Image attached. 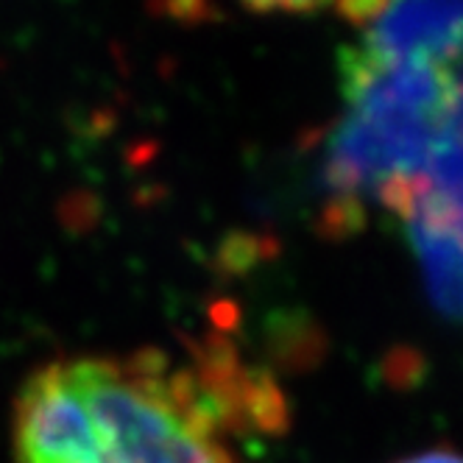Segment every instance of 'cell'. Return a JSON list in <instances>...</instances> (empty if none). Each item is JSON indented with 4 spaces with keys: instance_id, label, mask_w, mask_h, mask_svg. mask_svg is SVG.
I'll list each match as a JSON object with an SVG mask.
<instances>
[{
    "instance_id": "1",
    "label": "cell",
    "mask_w": 463,
    "mask_h": 463,
    "mask_svg": "<svg viewBox=\"0 0 463 463\" xmlns=\"http://www.w3.org/2000/svg\"><path fill=\"white\" fill-rule=\"evenodd\" d=\"M229 408L159 352L61 357L14 402V463H243Z\"/></svg>"
},
{
    "instance_id": "2",
    "label": "cell",
    "mask_w": 463,
    "mask_h": 463,
    "mask_svg": "<svg viewBox=\"0 0 463 463\" xmlns=\"http://www.w3.org/2000/svg\"><path fill=\"white\" fill-rule=\"evenodd\" d=\"M346 109L329 143V184L374 202L416 229L419 249L458 251V64L374 61L346 53Z\"/></svg>"
},
{
    "instance_id": "5",
    "label": "cell",
    "mask_w": 463,
    "mask_h": 463,
    "mask_svg": "<svg viewBox=\"0 0 463 463\" xmlns=\"http://www.w3.org/2000/svg\"><path fill=\"white\" fill-rule=\"evenodd\" d=\"M396 463H460L458 452L449 447H433V449H424V452H413Z\"/></svg>"
},
{
    "instance_id": "4",
    "label": "cell",
    "mask_w": 463,
    "mask_h": 463,
    "mask_svg": "<svg viewBox=\"0 0 463 463\" xmlns=\"http://www.w3.org/2000/svg\"><path fill=\"white\" fill-rule=\"evenodd\" d=\"M243 6L254 9V12H285V14H296V12H313L318 6H326L329 0H241Z\"/></svg>"
},
{
    "instance_id": "3",
    "label": "cell",
    "mask_w": 463,
    "mask_h": 463,
    "mask_svg": "<svg viewBox=\"0 0 463 463\" xmlns=\"http://www.w3.org/2000/svg\"><path fill=\"white\" fill-rule=\"evenodd\" d=\"M360 28L349 53L374 61L458 64L460 0H341Z\"/></svg>"
}]
</instances>
